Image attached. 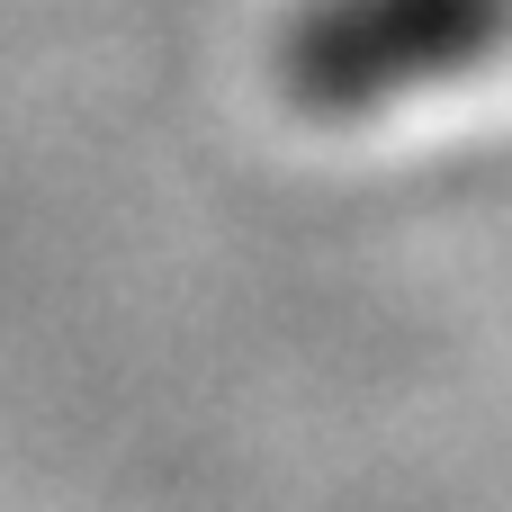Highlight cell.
<instances>
[{
  "instance_id": "1",
  "label": "cell",
  "mask_w": 512,
  "mask_h": 512,
  "mask_svg": "<svg viewBox=\"0 0 512 512\" xmlns=\"http://www.w3.org/2000/svg\"><path fill=\"white\" fill-rule=\"evenodd\" d=\"M512 45V0H297L279 27V90L306 117H378L468 81Z\"/></svg>"
}]
</instances>
